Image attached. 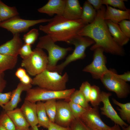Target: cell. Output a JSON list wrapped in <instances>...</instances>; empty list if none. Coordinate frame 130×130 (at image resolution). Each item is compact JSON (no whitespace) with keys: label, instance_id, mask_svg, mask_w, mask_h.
Listing matches in <instances>:
<instances>
[{"label":"cell","instance_id":"cell-41","mask_svg":"<svg viewBox=\"0 0 130 130\" xmlns=\"http://www.w3.org/2000/svg\"><path fill=\"white\" fill-rule=\"evenodd\" d=\"M27 74L26 71L25 69L21 67H20L17 69L15 74L16 77L20 80Z\"/></svg>","mask_w":130,"mask_h":130},{"label":"cell","instance_id":"cell-44","mask_svg":"<svg viewBox=\"0 0 130 130\" xmlns=\"http://www.w3.org/2000/svg\"><path fill=\"white\" fill-rule=\"evenodd\" d=\"M110 130H122L120 128V126L118 125L115 124L113 127H111Z\"/></svg>","mask_w":130,"mask_h":130},{"label":"cell","instance_id":"cell-23","mask_svg":"<svg viewBox=\"0 0 130 130\" xmlns=\"http://www.w3.org/2000/svg\"><path fill=\"white\" fill-rule=\"evenodd\" d=\"M18 56L0 54V73L15 67L18 61Z\"/></svg>","mask_w":130,"mask_h":130},{"label":"cell","instance_id":"cell-3","mask_svg":"<svg viewBox=\"0 0 130 130\" xmlns=\"http://www.w3.org/2000/svg\"><path fill=\"white\" fill-rule=\"evenodd\" d=\"M68 78L66 72L61 75L57 72L46 69L32 79L31 84L50 90L62 91L66 89Z\"/></svg>","mask_w":130,"mask_h":130},{"label":"cell","instance_id":"cell-24","mask_svg":"<svg viewBox=\"0 0 130 130\" xmlns=\"http://www.w3.org/2000/svg\"><path fill=\"white\" fill-rule=\"evenodd\" d=\"M80 19L85 24H88L93 22L95 19L97 12L92 6L87 1L84 3Z\"/></svg>","mask_w":130,"mask_h":130},{"label":"cell","instance_id":"cell-13","mask_svg":"<svg viewBox=\"0 0 130 130\" xmlns=\"http://www.w3.org/2000/svg\"><path fill=\"white\" fill-rule=\"evenodd\" d=\"M111 94L102 91L101 93V100L103 104L100 108L101 114L105 116L113 122L115 124L122 127L128 125L121 118L110 103L109 98Z\"/></svg>","mask_w":130,"mask_h":130},{"label":"cell","instance_id":"cell-27","mask_svg":"<svg viewBox=\"0 0 130 130\" xmlns=\"http://www.w3.org/2000/svg\"><path fill=\"white\" fill-rule=\"evenodd\" d=\"M114 104L119 106L120 108L117 107V109L119 111L121 118L123 120L127 121L130 123V103L123 104L119 102L114 98L112 99Z\"/></svg>","mask_w":130,"mask_h":130},{"label":"cell","instance_id":"cell-20","mask_svg":"<svg viewBox=\"0 0 130 130\" xmlns=\"http://www.w3.org/2000/svg\"><path fill=\"white\" fill-rule=\"evenodd\" d=\"M105 21L114 41L122 47L127 44L130 40V38L122 32L118 24L115 23L110 20H105Z\"/></svg>","mask_w":130,"mask_h":130},{"label":"cell","instance_id":"cell-35","mask_svg":"<svg viewBox=\"0 0 130 130\" xmlns=\"http://www.w3.org/2000/svg\"><path fill=\"white\" fill-rule=\"evenodd\" d=\"M91 86L88 81L83 82L79 88V91L85 98L88 103L90 102L89 95Z\"/></svg>","mask_w":130,"mask_h":130},{"label":"cell","instance_id":"cell-14","mask_svg":"<svg viewBox=\"0 0 130 130\" xmlns=\"http://www.w3.org/2000/svg\"><path fill=\"white\" fill-rule=\"evenodd\" d=\"M23 44L20 34L13 35L11 39L0 46V54L18 56Z\"/></svg>","mask_w":130,"mask_h":130},{"label":"cell","instance_id":"cell-47","mask_svg":"<svg viewBox=\"0 0 130 130\" xmlns=\"http://www.w3.org/2000/svg\"><path fill=\"white\" fill-rule=\"evenodd\" d=\"M0 130H7L0 124Z\"/></svg>","mask_w":130,"mask_h":130},{"label":"cell","instance_id":"cell-25","mask_svg":"<svg viewBox=\"0 0 130 130\" xmlns=\"http://www.w3.org/2000/svg\"><path fill=\"white\" fill-rule=\"evenodd\" d=\"M19 15L16 7L9 6L0 0V19L2 22L18 16Z\"/></svg>","mask_w":130,"mask_h":130},{"label":"cell","instance_id":"cell-11","mask_svg":"<svg viewBox=\"0 0 130 130\" xmlns=\"http://www.w3.org/2000/svg\"><path fill=\"white\" fill-rule=\"evenodd\" d=\"M98 107H91L87 110L79 118L87 126L91 129L99 130H110L109 126L102 120Z\"/></svg>","mask_w":130,"mask_h":130},{"label":"cell","instance_id":"cell-46","mask_svg":"<svg viewBox=\"0 0 130 130\" xmlns=\"http://www.w3.org/2000/svg\"><path fill=\"white\" fill-rule=\"evenodd\" d=\"M31 130H39L37 125L36 126L32 128Z\"/></svg>","mask_w":130,"mask_h":130},{"label":"cell","instance_id":"cell-50","mask_svg":"<svg viewBox=\"0 0 130 130\" xmlns=\"http://www.w3.org/2000/svg\"><path fill=\"white\" fill-rule=\"evenodd\" d=\"M1 21L0 20V23H1Z\"/></svg>","mask_w":130,"mask_h":130},{"label":"cell","instance_id":"cell-49","mask_svg":"<svg viewBox=\"0 0 130 130\" xmlns=\"http://www.w3.org/2000/svg\"><path fill=\"white\" fill-rule=\"evenodd\" d=\"M92 130H99L96 129H91Z\"/></svg>","mask_w":130,"mask_h":130},{"label":"cell","instance_id":"cell-34","mask_svg":"<svg viewBox=\"0 0 130 130\" xmlns=\"http://www.w3.org/2000/svg\"><path fill=\"white\" fill-rule=\"evenodd\" d=\"M70 130H92L80 119H75L69 126Z\"/></svg>","mask_w":130,"mask_h":130},{"label":"cell","instance_id":"cell-16","mask_svg":"<svg viewBox=\"0 0 130 130\" xmlns=\"http://www.w3.org/2000/svg\"><path fill=\"white\" fill-rule=\"evenodd\" d=\"M66 2V0H49L44 6L39 8L38 11L50 16L55 14L62 16Z\"/></svg>","mask_w":130,"mask_h":130},{"label":"cell","instance_id":"cell-2","mask_svg":"<svg viewBox=\"0 0 130 130\" xmlns=\"http://www.w3.org/2000/svg\"><path fill=\"white\" fill-rule=\"evenodd\" d=\"M87 24L81 19H67L62 16L56 15L45 25H40V30L49 36L55 42L63 41L70 44L78 35L80 31Z\"/></svg>","mask_w":130,"mask_h":130},{"label":"cell","instance_id":"cell-29","mask_svg":"<svg viewBox=\"0 0 130 130\" xmlns=\"http://www.w3.org/2000/svg\"><path fill=\"white\" fill-rule=\"evenodd\" d=\"M101 92L99 88L95 85L91 86L89 95L90 102L93 107H98L101 102Z\"/></svg>","mask_w":130,"mask_h":130},{"label":"cell","instance_id":"cell-37","mask_svg":"<svg viewBox=\"0 0 130 130\" xmlns=\"http://www.w3.org/2000/svg\"><path fill=\"white\" fill-rule=\"evenodd\" d=\"M121 30L128 38H130V21L124 20L118 23Z\"/></svg>","mask_w":130,"mask_h":130},{"label":"cell","instance_id":"cell-5","mask_svg":"<svg viewBox=\"0 0 130 130\" xmlns=\"http://www.w3.org/2000/svg\"><path fill=\"white\" fill-rule=\"evenodd\" d=\"M94 43V41L89 38L77 36L73 39L70 43L75 46L72 53L69 55L63 62L56 65L52 71L56 72L61 74L64 68L70 63L84 58L86 56L85 51L86 48Z\"/></svg>","mask_w":130,"mask_h":130},{"label":"cell","instance_id":"cell-43","mask_svg":"<svg viewBox=\"0 0 130 130\" xmlns=\"http://www.w3.org/2000/svg\"><path fill=\"white\" fill-rule=\"evenodd\" d=\"M4 72L0 73V93L2 92L5 88L6 82L4 78Z\"/></svg>","mask_w":130,"mask_h":130},{"label":"cell","instance_id":"cell-31","mask_svg":"<svg viewBox=\"0 0 130 130\" xmlns=\"http://www.w3.org/2000/svg\"><path fill=\"white\" fill-rule=\"evenodd\" d=\"M0 124L7 130H16L13 121L5 111L0 115Z\"/></svg>","mask_w":130,"mask_h":130},{"label":"cell","instance_id":"cell-4","mask_svg":"<svg viewBox=\"0 0 130 130\" xmlns=\"http://www.w3.org/2000/svg\"><path fill=\"white\" fill-rule=\"evenodd\" d=\"M39 39L36 47L45 49L47 51L48 63L47 69L50 71L52 70L57 62L63 58L69 51L72 50L71 47L65 48L56 44L52 39L47 34Z\"/></svg>","mask_w":130,"mask_h":130},{"label":"cell","instance_id":"cell-9","mask_svg":"<svg viewBox=\"0 0 130 130\" xmlns=\"http://www.w3.org/2000/svg\"><path fill=\"white\" fill-rule=\"evenodd\" d=\"M51 20V19L45 18L35 20H25L18 16L1 22L0 27L7 30L13 35L26 32L31 26L39 23L49 22Z\"/></svg>","mask_w":130,"mask_h":130},{"label":"cell","instance_id":"cell-36","mask_svg":"<svg viewBox=\"0 0 130 130\" xmlns=\"http://www.w3.org/2000/svg\"><path fill=\"white\" fill-rule=\"evenodd\" d=\"M32 52L31 45L24 43L20 49L19 55L23 59L30 56Z\"/></svg>","mask_w":130,"mask_h":130},{"label":"cell","instance_id":"cell-6","mask_svg":"<svg viewBox=\"0 0 130 130\" xmlns=\"http://www.w3.org/2000/svg\"><path fill=\"white\" fill-rule=\"evenodd\" d=\"M75 90L73 88L65 90L55 91L39 87L31 88L26 91L25 100L36 103L39 101L52 99H64L67 101L71 95Z\"/></svg>","mask_w":130,"mask_h":130},{"label":"cell","instance_id":"cell-48","mask_svg":"<svg viewBox=\"0 0 130 130\" xmlns=\"http://www.w3.org/2000/svg\"><path fill=\"white\" fill-rule=\"evenodd\" d=\"M16 130H30L29 129H16Z\"/></svg>","mask_w":130,"mask_h":130},{"label":"cell","instance_id":"cell-45","mask_svg":"<svg viewBox=\"0 0 130 130\" xmlns=\"http://www.w3.org/2000/svg\"><path fill=\"white\" fill-rule=\"evenodd\" d=\"M126 127H122V130H130V126H128Z\"/></svg>","mask_w":130,"mask_h":130},{"label":"cell","instance_id":"cell-33","mask_svg":"<svg viewBox=\"0 0 130 130\" xmlns=\"http://www.w3.org/2000/svg\"><path fill=\"white\" fill-rule=\"evenodd\" d=\"M127 0H102L103 4L110 5L114 7L117 8L119 9L125 10L127 8L124 1Z\"/></svg>","mask_w":130,"mask_h":130},{"label":"cell","instance_id":"cell-17","mask_svg":"<svg viewBox=\"0 0 130 130\" xmlns=\"http://www.w3.org/2000/svg\"><path fill=\"white\" fill-rule=\"evenodd\" d=\"M82 8L78 0H66L62 16L71 20L80 19Z\"/></svg>","mask_w":130,"mask_h":130},{"label":"cell","instance_id":"cell-39","mask_svg":"<svg viewBox=\"0 0 130 130\" xmlns=\"http://www.w3.org/2000/svg\"><path fill=\"white\" fill-rule=\"evenodd\" d=\"M47 130H70L69 127H64L50 121Z\"/></svg>","mask_w":130,"mask_h":130},{"label":"cell","instance_id":"cell-30","mask_svg":"<svg viewBox=\"0 0 130 130\" xmlns=\"http://www.w3.org/2000/svg\"><path fill=\"white\" fill-rule=\"evenodd\" d=\"M39 35L38 29L36 28L32 29L24 35L23 39L24 43L31 45L37 39Z\"/></svg>","mask_w":130,"mask_h":130},{"label":"cell","instance_id":"cell-19","mask_svg":"<svg viewBox=\"0 0 130 130\" xmlns=\"http://www.w3.org/2000/svg\"><path fill=\"white\" fill-rule=\"evenodd\" d=\"M26 121L32 128L38 124L36 103L25 100L20 108Z\"/></svg>","mask_w":130,"mask_h":130},{"label":"cell","instance_id":"cell-42","mask_svg":"<svg viewBox=\"0 0 130 130\" xmlns=\"http://www.w3.org/2000/svg\"><path fill=\"white\" fill-rule=\"evenodd\" d=\"M118 77L123 81L126 82L130 81V72L128 71L122 74H117Z\"/></svg>","mask_w":130,"mask_h":130},{"label":"cell","instance_id":"cell-38","mask_svg":"<svg viewBox=\"0 0 130 130\" xmlns=\"http://www.w3.org/2000/svg\"><path fill=\"white\" fill-rule=\"evenodd\" d=\"M11 91L4 93H0V106L2 107L9 102L11 99Z\"/></svg>","mask_w":130,"mask_h":130},{"label":"cell","instance_id":"cell-22","mask_svg":"<svg viewBox=\"0 0 130 130\" xmlns=\"http://www.w3.org/2000/svg\"><path fill=\"white\" fill-rule=\"evenodd\" d=\"M37 114L38 124L37 126L47 129L50 121L47 115L45 108L44 103L39 101L36 103Z\"/></svg>","mask_w":130,"mask_h":130},{"label":"cell","instance_id":"cell-15","mask_svg":"<svg viewBox=\"0 0 130 130\" xmlns=\"http://www.w3.org/2000/svg\"><path fill=\"white\" fill-rule=\"evenodd\" d=\"M32 84L26 85L19 83L16 88L12 92L11 99L9 102L1 107L5 112L13 110L17 107L20 102L21 95L23 91H27L32 88Z\"/></svg>","mask_w":130,"mask_h":130},{"label":"cell","instance_id":"cell-8","mask_svg":"<svg viewBox=\"0 0 130 130\" xmlns=\"http://www.w3.org/2000/svg\"><path fill=\"white\" fill-rule=\"evenodd\" d=\"M117 74L114 69H109L100 79L107 90L115 92L119 98H125L130 93V86L118 78Z\"/></svg>","mask_w":130,"mask_h":130},{"label":"cell","instance_id":"cell-21","mask_svg":"<svg viewBox=\"0 0 130 130\" xmlns=\"http://www.w3.org/2000/svg\"><path fill=\"white\" fill-rule=\"evenodd\" d=\"M11 118L16 129H28L30 125L25 117L20 108H17L6 112Z\"/></svg>","mask_w":130,"mask_h":130},{"label":"cell","instance_id":"cell-40","mask_svg":"<svg viewBox=\"0 0 130 130\" xmlns=\"http://www.w3.org/2000/svg\"><path fill=\"white\" fill-rule=\"evenodd\" d=\"M87 1L97 11L100 10L103 6L102 0H87Z\"/></svg>","mask_w":130,"mask_h":130},{"label":"cell","instance_id":"cell-7","mask_svg":"<svg viewBox=\"0 0 130 130\" xmlns=\"http://www.w3.org/2000/svg\"><path fill=\"white\" fill-rule=\"evenodd\" d=\"M48 63L46 54L43 49L36 47L31 54L22 59L21 66L29 74L35 76L47 69Z\"/></svg>","mask_w":130,"mask_h":130},{"label":"cell","instance_id":"cell-28","mask_svg":"<svg viewBox=\"0 0 130 130\" xmlns=\"http://www.w3.org/2000/svg\"><path fill=\"white\" fill-rule=\"evenodd\" d=\"M55 99L47 100L44 103L47 115L50 121L54 122L56 109L57 102Z\"/></svg>","mask_w":130,"mask_h":130},{"label":"cell","instance_id":"cell-18","mask_svg":"<svg viewBox=\"0 0 130 130\" xmlns=\"http://www.w3.org/2000/svg\"><path fill=\"white\" fill-rule=\"evenodd\" d=\"M106 5L104 16L105 20H110L117 24L124 20H130V9L122 10L113 8L108 5Z\"/></svg>","mask_w":130,"mask_h":130},{"label":"cell","instance_id":"cell-1","mask_svg":"<svg viewBox=\"0 0 130 130\" xmlns=\"http://www.w3.org/2000/svg\"><path fill=\"white\" fill-rule=\"evenodd\" d=\"M105 10V7L103 5L100 10L97 11L96 16L93 22L81 29L78 35L88 37L94 41L95 43L90 49L91 51L101 47L105 52L123 56L125 54V51L114 41L105 22L104 17Z\"/></svg>","mask_w":130,"mask_h":130},{"label":"cell","instance_id":"cell-32","mask_svg":"<svg viewBox=\"0 0 130 130\" xmlns=\"http://www.w3.org/2000/svg\"><path fill=\"white\" fill-rule=\"evenodd\" d=\"M68 103L72 113L75 119L79 118L87 110L71 101H69Z\"/></svg>","mask_w":130,"mask_h":130},{"label":"cell","instance_id":"cell-10","mask_svg":"<svg viewBox=\"0 0 130 130\" xmlns=\"http://www.w3.org/2000/svg\"><path fill=\"white\" fill-rule=\"evenodd\" d=\"M93 51L92 62L85 67L83 71L90 73L95 79H100L109 70L106 66V58L102 48H97Z\"/></svg>","mask_w":130,"mask_h":130},{"label":"cell","instance_id":"cell-12","mask_svg":"<svg viewBox=\"0 0 130 130\" xmlns=\"http://www.w3.org/2000/svg\"><path fill=\"white\" fill-rule=\"evenodd\" d=\"M75 119L68 102L61 100L57 101L55 123L63 127H69Z\"/></svg>","mask_w":130,"mask_h":130},{"label":"cell","instance_id":"cell-26","mask_svg":"<svg viewBox=\"0 0 130 130\" xmlns=\"http://www.w3.org/2000/svg\"><path fill=\"white\" fill-rule=\"evenodd\" d=\"M71 101L88 110L91 107L83 95L79 90H75L71 95L67 102Z\"/></svg>","mask_w":130,"mask_h":130}]
</instances>
